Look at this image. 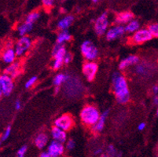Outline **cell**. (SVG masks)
I'll return each instance as SVG.
<instances>
[{
  "instance_id": "obj_20",
  "label": "cell",
  "mask_w": 158,
  "mask_h": 157,
  "mask_svg": "<svg viewBox=\"0 0 158 157\" xmlns=\"http://www.w3.org/2000/svg\"><path fill=\"white\" fill-rule=\"evenodd\" d=\"M74 17L73 15H66L58 21L57 24V28L59 31H65L71 27L74 22Z\"/></svg>"
},
{
  "instance_id": "obj_23",
  "label": "cell",
  "mask_w": 158,
  "mask_h": 157,
  "mask_svg": "<svg viewBox=\"0 0 158 157\" xmlns=\"http://www.w3.org/2000/svg\"><path fill=\"white\" fill-rule=\"evenodd\" d=\"M72 39H73V35L68 30L60 31V32L57 34V37H56V44L64 45V43L71 41Z\"/></svg>"
},
{
  "instance_id": "obj_8",
  "label": "cell",
  "mask_w": 158,
  "mask_h": 157,
  "mask_svg": "<svg viewBox=\"0 0 158 157\" xmlns=\"http://www.w3.org/2000/svg\"><path fill=\"white\" fill-rule=\"evenodd\" d=\"M75 125L74 118L70 114H62L54 121V126L64 131L68 132L71 130Z\"/></svg>"
},
{
  "instance_id": "obj_18",
  "label": "cell",
  "mask_w": 158,
  "mask_h": 157,
  "mask_svg": "<svg viewBox=\"0 0 158 157\" xmlns=\"http://www.w3.org/2000/svg\"><path fill=\"white\" fill-rule=\"evenodd\" d=\"M51 136L53 140L57 141V142H61V143L63 144L68 141V138H67V132L64 131L54 126L51 130Z\"/></svg>"
},
{
  "instance_id": "obj_41",
  "label": "cell",
  "mask_w": 158,
  "mask_h": 157,
  "mask_svg": "<svg viewBox=\"0 0 158 157\" xmlns=\"http://www.w3.org/2000/svg\"><path fill=\"white\" fill-rule=\"evenodd\" d=\"M153 105H158V94L153 95Z\"/></svg>"
},
{
  "instance_id": "obj_19",
  "label": "cell",
  "mask_w": 158,
  "mask_h": 157,
  "mask_svg": "<svg viewBox=\"0 0 158 157\" xmlns=\"http://www.w3.org/2000/svg\"><path fill=\"white\" fill-rule=\"evenodd\" d=\"M21 63L19 61H15L9 64L4 69V74L8 75L13 79L18 77L21 74Z\"/></svg>"
},
{
  "instance_id": "obj_11",
  "label": "cell",
  "mask_w": 158,
  "mask_h": 157,
  "mask_svg": "<svg viewBox=\"0 0 158 157\" xmlns=\"http://www.w3.org/2000/svg\"><path fill=\"white\" fill-rule=\"evenodd\" d=\"M126 31L125 28H124V26L116 24V25H113L112 27H110L108 29L106 35H105V37H106V39L107 41L113 42L123 37Z\"/></svg>"
},
{
  "instance_id": "obj_39",
  "label": "cell",
  "mask_w": 158,
  "mask_h": 157,
  "mask_svg": "<svg viewBox=\"0 0 158 157\" xmlns=\"http://www.w3.org/2000/svg\"><path fill=\"white\" fill-rule=\"evenodd\" d=\"M15 109L16 110H20L21 109V102L19 100H17L15 101Z\"/></svg>"
},
{
  "instance_id": "obj_37",
  "label": "cell",
  "mask_w": 158,
  "mask_h": 157,
  "mask_svg": "<svg viewBox=\"0 0 158 157\" xmlns=\"http://www.w3.org/2000/svg\"><path fill=\"white\" fill-rule=\"evenodd\" d=\"M146 123L142 122V123H140L139 125H138V130H139V131H143V130H144L146 129Z\"/></svg>"
},
{
  "instance_id": "obj_40",
  "label": "cell",
  "mask_w": 158,
  "mask_h": 157,
  "mask_svg": "<svg viewBox=\"0 0 158 157\" xmlns=\"http://www.w3.org/2000/svg\"><path fill=\"white\" fill-rule=\"evenodd\" d=\"M152 93L153 95H157L158 94V85H154L152 87Z\"/></svg>"
},
{
  "instance_id": "obj_17",
  "label": "cell",
  "mask_w": 158,
  "mask_h": 157,
  "mask_svg": "<svg viewBox=\"0 0 158 157\" xmlns=\"http://www.w3.org/2000/svg\"><path fill=\"white\" fill-rule=\"evenodd\" d=\"M133 19H134L133 13L131 11H123L116 14L114 18V22L116 23V24L123 25V24H127Z\"/></svg>"
},
{
  "instance_id": "obj_48",
  "label": "cell",
  "mask_w": 158,
  "mask_h": 157,
  "mask_svg": "<svg viewBox=\"0 0 158 157\" xmlns=\"http://www.w3.org/2000/svg\"><path fill=\"white\" fill-rule=\"evenodd\" d=\"M156 157H158V155H157V156H156Z\"/></svg>"
},
{
  "instance_id": "obj_25",
  "label": "cell",
  "mask_w": 158,
  "mask_h": 157,
  "mask_svg": "<svg viewBox=\"0 0 158 157\" xmlns=\"http://www.w3.org/2000/svg\"><path fill=\"white\" fill-rule=\"evenodd\" d=\"M124 28H125L126 33H128V34H134L135 32L139 30L141 28V24L138 20L133 19L132 21H131L130 22L127 23V24H125L124 26Z\"/></svg>"
},
{
  "instance_id": "obj_33",
  "label": "cell",
  "mask_w": 158,
  "mask_h": 157,
  "mask_svg": "<svg viewBox=\"0 0 158 157\" xmlns=\"http://www.w3.org/2000/svg\"><path fill=\"white\" fill-rule=\"evenodd\" d=\"M76 147V142H75L73 139H69L67 142H66L65 145V149H67L68 151H72L75 149Z\"/></svg>"
},
{
  "instance_id": "obj_35",
  "label": "cell",
  "mask_w": 158,
  "mask_h": 157,
  "mask_svg": "<svg viewBox=\"0 0 158 157\" xmlns=\"http://www.w3.org/2000/svg\"><path fill=\"white\" fill-rule=\"evenodd\" d=\"M73 55L70 52H67V54H65L64 57V64H69L73 61Z\"/></svg>"
},
{
  "instance_id": "obj_4",
  "label": "cell",
  "mask_w": 158,
  "mask_h": 157,
  "mask_svg": "<svg viewBox=\"0 0 158 157\" xmlns=\"http://www.w3.org/2000/svg\"><path fill=\"white\" fill-rule=\"evenodd\" d=\"M153 35L147 28H140L136 32L132 34L128 39L131 45H142L153 39Z\"/></svg>"
},
{
  "instance_id": "obj_31",
  "label": "cell",
  "mask_w": 158,
  "mask_h": 157,
  "mask_svg": "<svg viewBox=\"0 0 158 157\" xmlns=\"http://www.w3.org/2000/svg\"><path fill=\"white\" fill-rule=\"evenodd\" d=\"M37 81V77L36 76H32V77H31L29 79V80H28V81L25 83V85H24V87L26 89H29L31 88V86H33L35 84V83H36Z\"/></svg>"
},
{
  "instance_id": "obj_13",
  "label": "cell",
  "mask_w": 158,
  "mask_h": 157,
  "mask_svg": "<svg viewBox=\"0 0 158 157\" xmlns=\"http://www.w3.org/2000/svg\"><path fill=\"white\" fill-rule=\"evenodd\" d=\"M139 63V56L135 55V54H131L123 57L118 64V69L120 72H123L128 69L129 68L133 65H136Z\"/></svg>"
},
{
  "instance_id": "obj_34",
  "label": "cell",
  "mask_w": 158,
  "mask_h": 157,
  "mask_svg": "<svg viewBox=\"0 0 158 157\" xmlns=\"http://www.w3.org/2000/svg\"><path fill=\"white\" fill-rule=\"evenodd\" d=\"M27 150H28V147L26 145H23L20 148L17 152V157H24L26 154Z\"/></svg>"
},
{
  "instance_id": "obj_12",
  "label": "cell",
  "mask_w": 158,
  "mask_h": 157,
  "mask_svg": "<svg viewBox=\"0 0 158 157\" xmlns=\"http://www.w3.org/2000/svg\"><path fill=\"white\" fill-rule=\"evenodd\" d=\"M14 79L6 74L0 75V86L2 90L4 96H9L11 94L14 88Z\"/></svg>"
},
{
  "instance_id": "obj_27",
  "label": "cell",
  "mask_w": 158,
  "mask_h": 157,
  "mask_svg": "<svg viewBox=\"0 0 158 157\" xmlns=\"http://www.w3.org/2000/svg\"><path fill=\"white\" fill-rule=\"evenodd\" d=\"M118 151L113 145H109L106 149V152L102 154V157H117Z\"/></svg>"
},
{
  "instance_id": "obj_44",
  "label": "cell",
  "mask_w": 158,
  "mask_h": 157,
  "mask_svg": "<svg viewBox=\"0 0 158 157\" xmlns=\"http://www.w3.org/2000/svg\"><path fill=\"white\" fill-rule=\"evenodd\" d=\"M90 1H91V2H94V3H97V2H98L99 0H90Z\"/></svg>"
},
{
  "instance_id": "obj_45",
  "label": "cell",
  "mask_w": 158,
  "mask_h": 157,
  "mask_svg": "<svg viewBox=\"0 0 158 157\" xmlns=\"http://www.w3.org/2000/svg\"><path fill=\"white\" fill-rule=\"evenodd\" d=\"M156 116L158 117V105H157V108H156Z\"/></svg>"
},
{
  "instance_id": "obj_42",
  "label": "cell",
  "mask_w": 158,
  "mask_h": 157,
  "mask_svg": "<svg viewBox=\"0 0 158 157\" xmlns=\"http://www.w3.org/2000/svg\"><path fill=\"white\" fill-rule=\"evenodd\" d=\"M54 93L55 94H57V93H59V92L61 91V86H54Z\"/></svg>"
},
{
  "instance_id": "obj_6",
  "label": "cell",
  "mask_w": 158,
  "mask_h": 157,
  "mask_svg": "<svg viewBox=\"0 0 158 157\" xmlns=\"http://www.w3.org/2000/svg\"><path fill=\"white\" fill-rule=\"evenodd\" d=\"M64 91L65 93L69 97L78 96L82 93L83 85L79 79H75L72 75L69 74V78L64 83Z\"/></svg>"
},
{
  "instance_id": "obj_5",
  "label": "cell",
  "mask_w": 158,
  "mask_h": 157,
  "mask_svg": "<svg viewBox=\"0 0 158 157\" xmlns=\"http://www.w3.org/2000/svg\"><path fill=\"white\" fill-rule=\"evenodd\" d=\"M67 50L64 45H58L55 44L52 50V55L54 60L52 63V68L54 71H57L61 69L64 64V57L67 54Z\"/></svg>"
},
{
  "instance_id": "obj_3",
  "label": "cell",
  "mask_w": 158,
  "mask_h": 157,
  "mask_svg": "<svg viewBox=\"0 0 158 157\" xmlns=\"http://www.w3.org/2000/svg\"><path fill=\"white\" fill-rule=\"evenodd\" d=\"M80 53L87 61H94L99 55L97 46L90 40H84L80 44Z\"/></svg>"
},
{
  "instance_id": "obj_9",
  "label": "cell",
  "mask_w": 158,
  "mask_h": 157,
  "mask_svg": "<svg viewBox=\"0 0 158 157\" xmlns=\"http://www.w3.org/2000/svg\"><path fill=\"white\" fill-rule=\"evenodd\" d=\"M98 68V64L95 61H86L82 67V72L87 81L92 82L97 76Z\"/></svg>"
},
{
  "instance_id": "obj_32",
  "label": "cell",
  "mask_w": 158,
  "mask_h": 157,
  "mask_svg": "<svg viewBox=\"0 0 158 157\" xmlns=\"http://www.w3.org/2000/svg\"><path fill=\"white\" fill-rule=\"evenodd\" d=\"M10 134H11V126H8L6 130H4V132L2 133V136H1V140L2 141H6L8 139L10 136Z\"/></svg>"
},
{
  "instance_id": "obj_38",
  "label": "cell",
  "mask_w": 158,
  "mask_h": 157,
  "mask_svg": "<svg viewBox=\"0 0 158 157\" xmlns=\"http://www.w3.org/2000/svg\"><path fill=\"white\" fill-rule=\"evenodd\" d=\"M40 157H57V156H54V155L49 153L48 152H43L40 153Z\"/></svg>"
},
{
  "instance_id": "obj_16",
  "label": "cell",
  "mask_w": 158,
  "mask_h": 157,
  "mask_svg": "<svg viewBox=\"0 0 158 157\" xmlns=\"http://www.w3.org/2000/svg\"><path fill=\"white\" fill-rule=\"evenodd\" d=\"M16 58H17V54H16L15 50L14 47L10 45H8L6 47L2 54V60L5 64H10L12 63L15 62Z\"/></svg>"
},
{
  "instance_id": "obj_2",
  "label": "cell",
  "mask_w": 158,
  "mask_h": 157,
  "mask_svg": "<svg viewBox=\"0 0 158 157\" xmlns=\"http://www.w3.org/2000/svg\"><path fill=\"white\" fill-rule=\"evenodd\" d=\"M101 114L99 109L95 105H86L80 111V118L83 124L91 128L97 123Z\"/></svg>"
},
{
  "instance_id": "obj_22",
  "label": "cell",
  "mask_w": 158,
  "mask_h": 157,
  "mask_svg": "<svg viewBox=\"0 0 158 157\" xmlns=\"http://www.w3.org/2000/svg\"><path fill=\"white\" fill-rule=\"evenodd\" d=\"M153 67H150L149 64H144V63H139L135 67V74L139 76H149V73L153 72Z\"/></svg>"
},
{
  "instance_id": "obj_46",
  "label": "cell",
  "mask_w": 158,
  "mask_h": 157,
  "mask_svg": "<svg viewBox=\"0 0 158 157\" xmlns=\"http://www.w3.org/2000/svg\"><path fill=\"white\" fill-rule=\"evenodd\" d=\"M157 149H158V144H157Z\"/></svg>"
},
{
  "instance_id": "obj_30",
  "label": "cell",
  "mask_w": 158,
  "mask_h": 157,
  "mask_svg": "<svg viewBox=\"0 0 158 157\" xmlns=\"http://www.w3.org/2000/svg\"><path fill=\"white\" fill-rule=\"evenodd\" d=\"M56 0H41L42 5L46 10H50L54 6Z\"/></svg>"
},
{
  "instance_id": "obj_43",
  "label": "cell",
  "mask_w": 158,
  "mask_h": 157,
  "mask_svg": "<svg viewBox=\"0 0 158 157\" xmlns=\"http://www.w3.org/2000/svg\"><path fill=\"white\" fill-rule=\"evenodd\" d=\"M2 95H3V93H2V88H1V86H0V98L2 97Z\"/></svg>"
},
{
  "instance_id": "obj_47",
  "label": "cell",
  "mask_w": 158,
  "mask_h": 157,
  "mask_svg": "<svg viewBox=\"0 0 158 157\" xmlns=\"http://www.w3.org/2000/svg\"><path fill=\"white\" fill-rule=\"evenodd\" d=\"M0 145H1V142H0Z\"/></svg>"
},
{
  "instance_id": "obj_1",
  "label": "cell",
  "mask_w": 158,
  "mask_h": 157,
  "mask_svg": "<svg viewBox=\"0 0 158 157\" xmlns=\"http://www.w3.org/2000/svg\"><path fill=\"white\" fill-rule=\"evenodd\" d=\"M112 90L119 104L125 105L128 103L131 99L128 81L120 72H115L112 75Z\"/></svg>"
},
{
  "instance_id": "obj_29",
  "label": "cell",
  "mask_w": 158,
  "mask_h": 157,
  "mask_svg": "<svg viewBox=\"0 0 158 157\" xmlns=\"http://www.w3.org/2000/svg\"><path fill=\"white\" fill-rule=\"evenodd\" d=\"M147 28L150 31L153 38H158V21L150 24Z\"/></svg>"
},
{
  "instance_id": "obj_28",
  "label": "cell",
  "mask_w": 158,
  "mask_h": 157,
  "mask_svg": "<svg viewBox=\"0 0 158 157\" xmlns=\"http://www.w3.org/2000/svg\"><path fill=\"white\" fill-rule=\"evenodd\" d=\"M40 17V13L39 11L35 10L32 11V12L29 13V14L27 15L26 19H25V21L27 22L31 23V24H34L35 22H36Z\"/></svg>"
},
{
  "instance_id": "obj_7",
  "label": "cell",
  "mask_w": 158,
  "mask_h": 157,
  "mask_svg": "<svg viewBox=\"0 0 158 157\" xmlns=\"http://www.w3.org/2000/svg\"><path fill=\"white\" fill-rule=\"evenodd\" d=\"M110 18L107 12H104L98 16L94 22V31L98 36L106 35V31L110 28Z\"/></svg>"
},
{
  "instance_id": "obj_26",
  "label": "cell",
  "mask_w": 158,
  "mask_h": 157,
  "mask_svg": "<svg viewBox=\"0 0 158 157\" xmlns=\"http://www.w3.org/2000/svg\"><path fill=\"white\" fill-rule=\"evenodd\" d=\"M69 78V74L65 73H57L53 79V84L54 86H61L64 84Z\"/></svg>"
},
{
  "instance_id": "obj_21",
  "label": "cell",
  "mask_w": 158,
  "mask_h": 157,
  "mask_svg": "<svg viewBox=\"0 0 158 157\" xmlns=\"http://www.w3.org/2000/svg\"><path fill=\"white\" fill-rule=\"evenodd\" d=\"M48 142L49 136L47 134L44 133V132L38 134L34 139V144L39 149H44L46 146H47Z\"/></svg>"
},
{
  "instance_id": "obj_10",
  "label": "cell",
  "mask_w": 158,
  "mask_h": 157,
  "mask_svg": "<svg viewBox=\"0 0 158 157\" xmlns=\"http://www.w3.org/2000/svg\"><path fill=\"white\" fill-rule=\"evenodd\" d=\"M32 45V41L29 36H23L21 37L16 43L14 50H15L17 57H22L27 52Z\"/></svg>"
},
{
  "instance_id": "obj_36",
  "label": "cell",
  "mask_w": 158,
  "mask_h": 157,
  "mask_svg": "<svg viewBox=\"0 0 158 157\" xmlns=\"http://www.w3.org/2000/svg\"><path fill=\"white\" fill-rule=\"evenodd\" d=\"M103 153H104V150H103L102 147H97V148L93 151V154H94V155H102Z\"/></svg>"
},
{
  "instance_id": "obj_14",
  "label": "cell",
  "mask_w": 158,
  "mask_h": 157,
  "mask_svg": "<svg viewBox=\"0 0 158 157\" xmlns=\"http://www.w3.org/2000/svg\"><path fill=\"white\" fill-rule=\"evenodd\" d=\"M64 151H65V146L64 144L57 141L52 140L47 145V152L54 156H61L64 153Z\"/></svg>"
},
{
  "instance_id": "obj_15",
  "label": "cell",
  "mask_w": 158,
  "mask_h": 157,
  "mask_svg": "<svg viewBox=\"0 0 158 157\" xmlns=\"http://www.w3.org/2000/svg\"><path fill=\"white\" fill-rule=\"evenodd\" d=\"M109 114H110V110H109V109L102 112L101 116L99 118L97 123L91 127V131H92L94 134H100L101 132L103 131L105 126H106V120H107V118L108 116H109Z\"/></svg>"
},
{
  "instance_id": "obj_24",
  "label": "cell",
  "mask_w": 158,
  "mask_h": 157,
  "mask_svg": "<svg viewBox=\"0 0 158 157\" xmlns=\"http://www.w3.org/2000/svg\"><path fill=\"white\" fill-rule=\"evenodd\" d=\"M33 25H34V24L24 21V23L20 24L18 27V28H17V29H18V35H19L21 37L26 36L28 33L31 31V30H32L33 28Z\"/></svg>"
}]
</instances>
